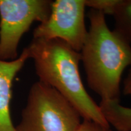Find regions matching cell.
<instances>
[{"label":"cell","mask_w":131,"mask_h":131,"mask_svg":"<svg viewBox=\"0 0 131 131\" xmlns=\"http://www.w3.org/2000/svg\"><path fill=\"white\" fill-rule=\"evenodd\" d=\"M39 80L56 90L82 118L110 127L98 104L84 88L80 72V52L63 41L33 38L26 47Z\"/></svg>","instance_id":"obj_1"},{"label":"cell","mask_w":131,"mask_h":131,"mask_svg":"<svg viewBox=\"0 0 131 131\" xmlns=\"http://www.w3.org/2000/svg\"><path fill=\"white\" fill-rule=\"evenodd\" d=\"M90 27L80 51L88 86L101 100L120 101L121 82L131 66V46L108 27L105 15L90 10Z\"/></svg>","instance_id":"obj_2"},{"label":"cell","mask_w":131,"mask_h":131,"mask_svg":"<svg viewBox=\"0 0 131 131\" xmlns=\"http://www.w3.org/2000/svg\"><path fill=\"white\" fill-rule=\"evenodd\" d=\"M82 118L66 98L38 81L29 89L16 131H77Z\"/></svg>","instance_id":"obj_3"},{"label":"cell","mask_w":131,"mask_h":131,"mask_svg":"<svg viewBox=\"0 0 131 131\" xmlns=\"http://www.w3.org/2000/svg\"><path fill=\"white\" fill-rule=\"evenodd\" d=\"M51 0H0V60L13 61L18 57L23 36L35 21L49 17Z\"/></svg>","instance_id":"obj_4"},{"label":"cell","mask_w":131,"mask_h":131,"mask_svg":"<svg viewBox=\"0 0 131 131\" xmlns=\"http://www.w3.org/2000/svg\"><path fill=\"white\" fill-rule=\"evenodd\" d=\"M84 0H56L52 3L47 19L34 29L33 38L63 41L81 51L88 35Z\"/></svg>","instance_id":"obj_5"},{"label":"cell","mask_w":131,"mask_h":131,"mask_svg":"<svg viewBox=\"0 0 131 131\" xmlns=\"http://www.w3.org/2000/svg\"><path fill=\"white\" fill-rule=\"evenodd\" d=\"M29 59L28 50L25 47L15 60H0V131H16L10 113L13 82Z\"/></svg>","instance_id":"obj_6"},{"label":"cell","mask_w":131,"mask_h":131,"mask_svg":"<svg viewBox=\"0 0 131 131\" xmlns=\"http://www.w3.org/2000/svg\"><path fill=\"white\" fill-rule=\"evenodd\" d=\"M107 123L118 131H131V107L120 104V101L101 100L99 104Z\"/></svg>","instance_id":"obj_7"},{"label":"cell","mask_w":131,"mask_h":131,"mask_svg":"<svg viewBox=\"0 0 131 131\" xmlns=\"http://www.w3.org/2000/svg\"><path fill=\"white\" fill-rule=\"evenodd\" d=\"M114 30L131 46V0H119L113 13Z\"/></svg>","instance_id":"obj_8"},{"label":"cell","mask_w":131,"mask_h":131,"mask_svg":"<svg viewBox=\"0 0 131 131\" xmlns=\"http://www.w3.org/2000/svg\"><path fill=\"white\" fill-rule=\"evenodd\" d=\"M86 7L112 15L119 0H84Z\"/></svg>","instance_id":"obj_9"},{"label":"cell","mask_w":131,"mask_h":131,"mask_svg":"<svg viewBox=\"0 0 131 131\" xmlns=\"http://www.w3.org/2000/svg\"><path fill=\"white\" fill-rule=\"evenodd\" d=\"M77 131H113L110 127L104 126L92 121L83 119Z\"/></svg>","instance_id":"obj_10"},{"label":"cell","mask_w":131,"mask_h":131,"mask_svg":"<svg viewBox=\"0 0 131 131\" xmlns=\"http://www.w3.org/2000/svg\"><path fill=\"white\" fill-rule=\"evenodd\" d=\"M122 92L124 95H131V66L123 82Z\"/></svg>","instance_id":"obj_11"}]
</instances>
